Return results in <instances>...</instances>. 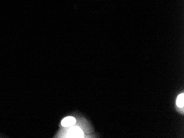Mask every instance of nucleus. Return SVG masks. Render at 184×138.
Segmentation results:
<instances>
[{"label":"nucleus","mask_w":184,"mask_h":138,"mask_svg":"<svg viewBox=\"0 0 184 138\" xmlns=\"http://www.w3.org/2000/svg\"><path fill=\"white\" fill-rule=\"evenodd\" d=\"M83 136V133L82 129L77 126L72 128L69 131V136L71 138H80Z\"/></svg>","instance_id":"f257e3e1"},{"label":"nucleus","mask_w":184,"mask_h":138,"mask_svg":"<svg viewBox=\"0 0 184 138\" xmlns=\"http://www.w3.org/2000/svg\"><path fill=\"white\" fill-rule=\"evenodd\" d=\"M76 120L73 117H67L62 121L61 125L64 127H69L73 126L76 123Z\"/></svg>","instance_id":"f03ea898"},{"label":"nucleus","mask_w":184,"mask_h":138,"mask_svg":"<svg viewBox=\"0 0 184 138\" xmlns=\"http://www.w3.org/2000/svg\"><path fill=\"white\" fill-rule=\"evenodd\" d=\"M177 105L180 108H183L184 106V94H180L177 100Z\"/></svg>","instance_id":"7ed1b4c3"}]
</instances>
